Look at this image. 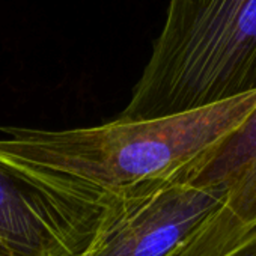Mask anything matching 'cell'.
Listing matches in <instances>:
<instances>
[{"label":"cell","mask_w":256,"mask_h":256,"mask_svg":"<svg viewBox=\"0 0 256 256\" xmlns=\"http://www.w3.org/2000/svg\"><path fill=\"white\" fill-rule=\"evenodd\" d=\"M256 108V90L151 120L112 122L72 130L5 126L0 152L77 180L112 198L178 180Z\"/></svg>","instance_id":"1"},{"label":"cell","mask_w":256,"mask_h":256,"mask_svg":"<svg viewBox=\"0 0 256 256\" xmlns=\"http://www.w3.org/2000/svg\"><path fill=\"white\" fill-rule=\"evenodd\" d=\"M256 90V0H169L118 119L151 120Z\"/></svg>","instance_id":"2"},{"label":"cell","mask_w":256,"mask_h":256,"mask_svg":"<svg viewBox=\"0 0 256 256\" xmlns=\"http://www.w3.org/2000/svg\"><path fill=\"white\" fill-rule=\"evenodd\" d=\"M112 199L0 152V256H82Z\"/></svg>","instance_id":"3"},{"label":"cell","mask_w":256,"mask_h":256,"mask_svg":"<svg viewBox=\"0 0 256 256\" xmlns=\"http://www.w3.org/2000/svg\"><path fill=\"white\" fill-rule=\"evenodd\" d=\"M224 200L220 184L181 180L119 194L82 256H168Z\"/></svg>","instance_id":"4"},{"label":"cell","mask_w":256,"mask_h":256,"mask_svg":"<svg viewBox=\"0 0 256 256\" xmlns=\"http://www.w3.org/2000/svg\"><path fill=\"white\" fill-rule=\"evenodd\" d=\"M182 181L220 184L226 200L216 211L242 226L256 223V108L235 132L202 154L181 175Z\"/></svg>","instance_id":"5"},{"label":"cell","mask_w":256,"mask_h":256,"mask_svg":"<svg viewBox=\"0 0 256 256\" xmlns=\"http://www.w3.org/2000/svg\"><path fill=\"white\" fill-rule=\"evenodd\" d=\"M168 256H256V223L242 226L214 211Z\"/></svg>","instance_id":"6"}]
</instances>
